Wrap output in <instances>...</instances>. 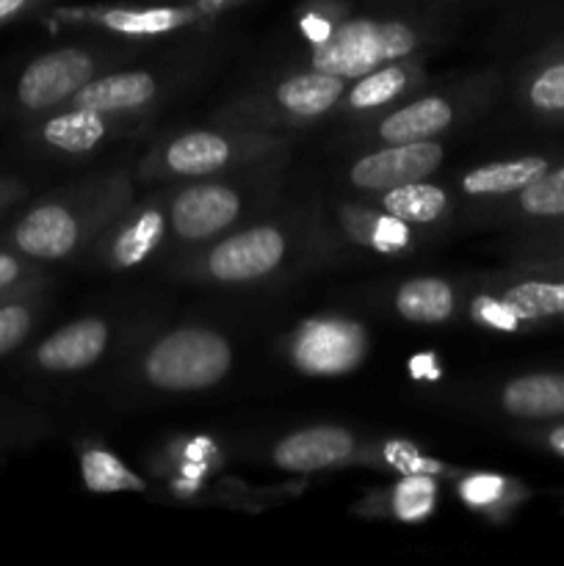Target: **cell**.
<instances>
[{
	"mask_svg": "<svg viewBox=\"0 0 564 566\" xmlns=\"http://www.w3.org/2000/svg\"><path fill=\"white\" fill-rule=\"evenodd\" d=\"M202 3H208V6H221V3H230V0H202Z\"/></svg>",
	"mask_w": 564,
	"mask_h": 566,
	"instance_id": "8d00e7d4",
	"label": "cell"
},
{
	"mask_svg": "<svg viewBox=\"0 0 564 566\" xmlns=\"http://www.w3.org/2000/svg\"><path fill=\"white\" fill-rule=\"evenodd\" d=\"M363 332L346 321H313L296 340V363L307 374H343L363 359Z\"/></svg>",
	"mask_w": 564,
	"mask_h": 566,
	"instance_id": "277c9868",
	"label": "cell"
},
{
	"mask_svg": "<svg viewBox=\"0 0 564 566\" xmlns=\"http://www.w3.org/2000/svg\"><path fill=\"white\" fill-rule=\"evenodd\" d=\"M160 232H164V221H160V216L153 213V210L144 213L142 219H138L130 230L122 232L119 241H116L114 247L116 260H119L122 265H133L138 263V260H144L155 249Z\"/></svg>",
	"mask_w": 564,
	"mask_h": 566,
	"instance_id": "603a6c76",
	"label": "cell"
},
{
	"mask_svg": "<svg viewBox=\"0 0 564 566\" xmlns=\"http://www.w3.org/2000/svg\"><path fill=\"white\" fill-rule=\"evenodd\" d=\"M28 332H31V313L22 304L0 307V357L20 346Z\"/></svg>",
	"mask_w": 564,
	"mask_h": 566,
	"instance_id": "4316f807",
	"label": "cell"
},
{
	"mask_svg": "<svg viewBox=\"0 0 564 566\" xmlns=\"http://www.w3.org/2000/svg\"><path fill=\"white\" fill-rule=\"evenodd\" d=\"M503 407L520 418H553L564 415V376H523L506 385Z\"/></svg>",
	"mask_w": 564,
	"mask_h": 566,
	"instance_id": "7c38bea8",
	"label": "cell"
},
{
	"mask_svg": "<svg viewBox=\"0 0 564 566\" xmlns=\"http://www.w3.org/2000/svg\"><path fill=\"white\" fill-rule=\"evenodd\" d=\"M374 243L379 249L404 247V243H407V227H404V221L396 219V216H387V219H382L379 224H376Z\"/></svg>",
	"mask_w": 564,
	"mask_h": 566,
	"instance_id": "4dcf8cb0",
	"label": "cell"
},
{
	"mask_svg": "<svg viewBox=\"0 0 564 566\" xmlns=\"http://www.w3.org/2000/svg\"><path fill=\"white\" fill-rule=\"evenodd\" d=\"M503 490V479L498 475H473V479L464 481L462 495L470 506H487V503L495 501Z\"/></svg>",
	"mask_w": 564,
	"mask_h": 566,
	"instance_id": "f1b7e54d",
	"label": "cell"
},
{
	"mask_svg": "<svg viewBox=\"0 0 564 566\" xmlns=\"http://www.w3.org/2000/svg\"><path fill=\"white\" fill-rule=\"evenodd\" d=\"M105 125L97 111L75 108L70 114H61L44 125L42 136L50 147H59L64 153H86L103 138Z\"/></svg>",
	"mask_w": 564,
	"mask_h": 566,
	"instance_id": "ac0fdd59",
	"label": "cell"
},
{
	"mask_svg": "<svg viewBox=\"0 0 564 566\" xmlns=\"http://www.w3.org/2000/svg\"><path fill=\"white\" fill-rule=\"evenodd\" d=\"M404 88V72L401 70H382L359 81L352 92V105L357 108H370V105H382L387 99L396 97Z\"/></svg>",
	"mask_w": 564,
	"mask_h": 566,
	"instance_id": "d4e9b609",
	"label": "cell"
},
{
	"mask_svg": "<svg viewBox=\"0 0 564 566\" xmlns=\"http://www.w3.org/2000/svg\"><path fill=\"white\" fill-rule=\"evenodd\" d=\"M448 122H451V108H448V103H442V99L437 97L420 99V103L387 116L385 125H382V138L390 144L420 142V138L442 130Z\"/></svg>",
	"mask_w": 564,
	"mask_h": 566,
	"instance_id": "4fadbf2b",
	"label": "cell"
},
{
	"mask_svg": "<svg viewBox=\"0 0 564 566\" xmlns=\"http://www.w3.org/2000/svg\"><path fill=\"white\" fill-rule=\"evenodd\" d=\"M343 92V81L330 72H318L313 75H299L293 81L282 83L280 86V103L288 111L302 116H315L324 114Z\"/></svg>",
	"mask_w": 564,
	"mask_h": 566,
	"instance_id": "2e32d148",
	"label": "cell"
},
{
	"mask_svg": "<svg viewBox=\"0 0 564 566\" xmlns=\"http://www.w3.org/2000/svg\"><path fill=\"white\" fill-rule=\"evenodd\" d=\"M387 213L401 221H431L446 208V193L437 186H424V182H407V186L390 188L385 197Z\"/></svg>",
	"mask_w": 564,
	"mask_h": 566,
	"instance_id": "ffe728a7",
	"label": "cell"
},
{
	"mask_svg": "<svg viewBox=\"0 0 564 566\" xmlns=\"http://www.w3.org/2000/svg\"><path fill=\"white\" fill-rule=\"evenodd\" d=\"M547 164L542 158H520L509 164L481 166L464 177V191L468 193H509L525 188L536 177L545 175Z\"/></svg>",
	"mask_w": 564,
	"mask_h": 566,
	"instance_id": "e0dca14e",
	"label": "cell"
},
{
	"mask_svg": "<svg viewBox=\"0 0 564 566\" xmlns=\"http://www.w3.org/2000/svg\"><path fill=\"white\" fill-rule=\"evenodd\" d=\"M92 59L81 50H55L28 64L17 83V99L31 111L50 108L92 81Z\"/></svg>",
	"mask_w": 564,
	"mask_h": 566,
	"instance_id": "3957f363",
	"label": "cell"
},
{
	"mask_svg": "<svg viewBox=\"0 0 564 566\" xmlns=\"http://www.w3.org/2000/svg\"><path fill=\"white\" fill-rule=\"evenodd\" d=\"M551 448L558 453V457H564V426L562 429L551 431Z\"/></svg>",
	"mask_w": 564,
	"mask_h": 566,
	"instance_id": "d590c367",
	"label": "cell"
},
{
	"mask_svg": "<svg viewBox=\"0 0 564 566\" xmlns=\"http://www.w3.org/2000/svg\"><path fill=\"white\" fill-rule=\"evenodd\" d=\"M238 216V197L224 186H197L177 197L171 224L182 238H208Z\"/></svg>",
	"mask_w": 564,
	"mask_h": 566,
	"instance_id": "52a82bcc",
	"label": "cell"
},
{
	"mask_svg": "<svg viewBox=\"0 0 564 566\" xmlns=\"http://www.w3.org/2000/svg\"><path fill=\"white\" fill-rule=\"evenodd\" d=\"M412 48L415 33L401 22L354 20L315 44L313 66L337 77H359L385 61L407 55Z\"/></svg>",
	"mask_w": 564,
	"mask_h": 566,
	"instance_id": "6da1fadb",
	"label": "cell"
},
{
	"mask_svg": "<svg viewBox=\"0 0 564 566\" xmlns=\"http://www.w3.org/2000/svg\"><path fill=\"white\" fill-rule=\"evenodd\" d=\"M476 315H479L484 324L495 326V329L512 332L514 326H518V315H514L503 302H492V298H479V302H476Z\"/></svg>",
	"mask_w": 564,
	"mask_h": 566,
	"instance_id": "f546056e",
	"label": "cell"
},
{
	"mask_svg": "<svg viewBox=\"0 0 564 566\" xmlns=\"http://www.w3.org/2000/svg\"><path fill=\"white\" fill-rule=\"evenodd\" d=\"M230 158V147L221 136L213 133H191V136L177 138L166 153V160L180 175H208L221 169Z\"/></svg>",
	"mask_w": 564,
	"mask_h": 566,
	"instance_id": "9a60e30c",
	"label": "cell"
},
{
	"mask_svg": "<svg viewBox=\"0 0 564 566\" xmlns=\"http://www.w3.org/2000/svg\"><path fill=\"white\" fill-rule=\"evenodd\" d=\"M523 208L534 216H564V166L523 188Z\"/></svg>",
	"mask_w": 564,
	"mask_h": 566,
	"instance_id": "cb8c5ba5",
	"label": "cell"
},
{
	"mask_svg": "<svg viewBox=\"0 0 564 566\" xmlns=\"http://www.w3.org/2000/svg\"><path fill=\"white\" fill-rule=\"evenodd\" d=\"M105 340H108V329L103 321L83 318L48 337L39 346L36 359L48 370H81L103 354Z\"/></svg>",
	"mask_w": 564,
	"mask_h": 566,
	"instance_id": "30bf717a",
	"label": "cell"
},
{
	"mask_svg": "<svg viewBox=\"0 0 564 566\" xmlns=\"http://www.w3.org/2000/svg\"><path fill=\"white\" fill-rule=\"evenodd\" d=\"M352 434L335 426H318V429H304L291 434L276 446L274 459L280 468L293 473H313V470L330 468L352 453Z\"/></svg>",
	"mask_w": 564,
	"mask_h": 566,
	"instance_id": "ba28073f",
	"label": "cell"
},
{
	"mask_svg": "<svg viewBox=\"0 0 564 566\" xmlns=\"http://www.w3.org/2000/svg\"><path fill=\"white\" fill-rule=\"evenodd\" d=\"M230 368L224 337L205 329H180L166 335L147 357V376L164 390H199L216 385Z\"/></svg>",
	"mask_w": 564,
	"mask_h": 566,
	"instance_id": "7a4b0ae2",
	"label": "cell"
},
{
	"mask_svg": "<svg viewBox=\"0 0 564 566\" xmlns=\"http://www.w3.org/2000/svg\"><path fill=\"white\" fill-rule=\"evenodd\" d=\"M83 481L92 492H142L144 481L133 475L125 464L105 451H88L81 459Z\"/></svg>",
	"mask_w": 564,
	"mask_h": 566,
	"instance_id": "44dd1931",
	"label": "cell"
},
{
	"mask_svg": "<svg viewBox=\"0 0 564 566\" xmlns=\"http://www.w3.org/2000/svg\"><path fill=\"white\" fill-rule=\"evenodd\" d=\"M396 307L415 324H440L453 313V293L440 280H412L398 291Z\"/></svg>",
	"mask_w": 564,
	"mask_h": 566,
	"instance_id": "5bb4252c",
	"label": "cell"
},
{
	"mask_svg": "<svg viewBox=\"0 0 564 566\" xmlns=\"http://www.w3.org/2000/svg\"><path fill=\"white\" fill-rule=\"evenodd\" d=\"M191 17L186 9H147V11H108L105 14V25L114 28L119 33H133V36H144V33H164L171 28L182 25Z\"/></svg>",
	"mask_w": 564,
	"mask_h": 566,
	"instance_id": "7402d4cb",
	"label": "cell"
},
{
	"mask_svg": "<svg viewBox=\"0 0 564 566\" xmlns=\"http://www.w3.org/2000/svg\"><path fill=\"white\" fill-rule=\"evenodd\" d=\"M22 6H25V0H0V22L9 20L11 14H17Z\"/></svg>",
	"mask_w": 564,
	"mask_h": 566,
	"instance_id": "836d02e7",
	"label": "cell"
},
{
	"mask_svg": "<svg viewBox=\"0 0 564 566\" xmlns=\"http://www.w3.org/2000/svg\"><path fill=\"white\" fill-rule=\"evenodd\" d=\"M17 276H20V263H17L11 254L0 252V291L9 285H14Z\"/></svg>",
	"mask_w": 564,
	"mask_h": 566,
	"instance_id": "d6a6232c",
	"label": "cell"
},
{
	"mask_svg": "<svg viewBox=\"0 0 564 566\" xmlns=\"http://www.w3.org/2000/svg\"><path fill=\"white\" fill-rule=\"evenodd\" d=\"M442 160V149L431 142H409L368 155L352 169V180L363 188H398L424 180Z\"/></svg>",
	"mask_w": 564,
	"mask_h": 566,
	"instance_id": "8992f818",
	"label": "cell"
},
{
	"mask_svg": "<svg viewBox=\"0 0 564 566\" xmlns=\"http://www.w3.org/2000/svg\"><path fill=\"white\" fill-rule=\"evenodd\" d=\"M302 31L307 33V36L313 39L315 44H321L332 33V25L326 20H321V17L310 14V17H304V20H302Z\"/></svg>",
	"mask_w": 564,
	"mask_h": 566,
	"instance_id": "1f68e13d",
	"label": "cell"
},
{
	"mask_svg": "<svg viewBox=\"0 0 564 566\" xmlns=\"http://www.w3.org/2000/svg\"><path fill=\"white\" fill-rule=\"evenodd\" d=\"M435 503V484L426 475H409L396 492V512L401 520H420L431 512Z\"/></svg>",
	"mask_w": 564,
	"mask_h": 566,
	"instance_id": "484cf974",
	"label": "cell"
},
{
	"mask_svg": "<svg viewBox=\"0 0 564 566\" xmlns=\"http://www.w3.org/2000/svg\"><path fill=\"white\" fill-rule=\"evenodd\" d=\"M285 252V241L271 227H260V230H247L241 235L227 238L224 243L213 249L210 254V271L216 280L224 282H243L254 280V276L269 274L276 269Z\"/></svg>",
	"mask_w": 564,
	"mask_h": 566,
	"instance_id": "5b68a950",
	"label": "cell"
},
{
	"mask_svg": "<svg viewBox=\"0 0 564 566\" xmlns=\"http://www.w3.org/2000/svg\"><path fill=\"white\" fill-rule=\"evenodd\" d=\"M155 94V83L147 72H122V75L103 77V81L83 83L75 92L77 108L88 111H122L147 103Z\"/></svg>",
	"mask_w": 564,
	"mask_h": 566,
	"instance_id": "8fae6325",
	"label": "cell"
},
{
	"mask_svg": "<svg viewBox=\"0 0 564 566\" xmlns=\"http://www.w3.org/2000/svg\"><path fill=\"white\" fill-rule=\"evenodd\" d=\"M17 247L39 260H55L72 252L77 241V224L59 205H42L31 210L14 230Z\"/></svg>",
	"mask_w": 564,
	"mask_h": 566,
	"instance_id": "9c48e42d",
	"label": "cell"
},
{
	"mask_svg": "<svg viewBox=\"0 0 564 566\" xmlns=\"http://www.w3.org/2000/svg\"><path fill=\"white\" fill-rule=\"evenodd\" d=\"M531 99H534L536 108H564V64L551 66V70L536 77L534 86H531Z\"/></svg>",
	"mask_w": 564,
	"mask_h": 566,
	"instance_id": "83f0119b",
	"label": "cell"
},
{
	"mask_svg": "<svg viewBox=\"0 0 564 566\" xmlns=\"http://www.w3.org/2000/svg\"><path fill=\"white\" fill-rule=\"evenodd\" d=\"M518 321L547 318L564 313V282H523L503 296Z\"/></svg>",
	"mask_w": 564,
	"mask_h": 566,
	"instance_id": "d6986e66",
	"label": "cell"
},
{
	"mask_svg": "<svg viewBox=\"0 0 564 566\" xmlns=\"http://www.w3.org/2000/svg\"><path fill=\"white\" fill-rule=\"evenodd\" d=\"M431 368V357H415L412 359V374L415 376H435V370Z\"/></svg>",
	"mask_w": 564,
	"mask_h": 566,
	"instance_id": "e575fe53",
	"label": "cell"
}]
</instances>
